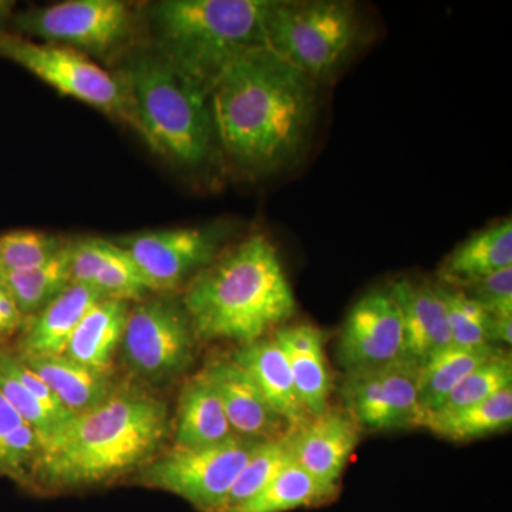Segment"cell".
Masks as SVG:
<instances>
[{
    "instance_id": "4316f807",
    "label": "cell",
    "mask_w": 512,
    "mask_h": 512,
    "mask_svg": "<svg viewBox=\"0 0 512 512\" xmlns=\"http://www.w3.org/2000/svg\"><path fill=\"white\" fill-rule=\"evenodd\" d=\"M0 282L23 316L36 315L72 285L70 242L47 264L28 271L0 274Z\"/></svg>"
},
{
    "instance_id": "ffe728a7",
    "label": "cell",
    "mask_w": 512,
    "mask_h": 512,
    "mask_svg": "<svg viewBox=\"0 0 512 512\" xmlns=\"http://www.w3.org/2000/svg\"><path fill=\"white\" fill-rule=\"evenodd\" d=\"M508 266H512L511 218L494 222L461 242L441 264L440 278L443 285L464 289Z\"/></svg>"
},
{
    "instance_id": "d590c367",
    "label": "cell",
    "mask_w": 512,
    "mask_h": 512,
    "mask_svg": "<svg viewBox=\"0 0 512 512\" xmlns=\"http://www.w3.org/2000/svg\"><path fill=\"white\" fill-rule=\"evenodd\" d=\"M0 363L3 367L19 380L23 386L28 389V392L42 404L43 407L52 414L53 417L60 424L69 423L76 414L69 412L66 407L63 406L62 402L55 396V393L50 390L39 376L36 375L33 370H30L22 360L19 359L18 355H10L8 352H0Z\"/></svg>"
},
{
    "instance_id": "52a82bcc",
    "label": "cell",
    "mask_w": 512,
    "mask_h": 512,
    "mask_svg": "<svg viewBox=\"0 0 512 512\" xmlns=\"http://www.w3.org/2000/svg\"><path fill=\"white\" fill-rule=\"evenodd\" d=\"M259 443L235 436L210 447H174L141 468L137 481L178 495L202 512H218Z\"/></svg>"
},
{
    "instance_id": "484cf974",
    "label": "cell",
    "mask_w": 512,
    "mask_h": 512,
    "mask_svg": "<svg viewBox=\"0 0 512 512\" xmlns=\"http://www.w3.org/2000/svg\"><path fill=\"white\" fill-rule=\"evenodd\" d=\"M338 488L320 483L291 460L264 490L227 512H286L315 507L336 497Z\"/></svg>"
},
{
    "instance_id": "2e32d148",
    "label": "cell",
    "mask_w": 512,
    "mask_h": 512,
    "mask_svg": "<svg viewBox=\"0 0 512 512\" xmlns=\"http://www.w3.org/2000/svg\"><path fill=\"white\" fill-rule=\"evenodd\" d=\"M390 292L402 313L404 356L421 366L451 346L446 306L436 284L400 279Z\"/></svg>"
},
{
    "instance_id": "7a4b0ae2",
    "label": "cell",
    "mask_w": 512,
    "mask_h": 512,
    "mask_svg": "<svg viewBox=\"0 0 512 512\" xmlns=\"http://www.w3.org/2000/svg\"><path fill=\"white\" fill-rule=\"evenodd\" d=\"M168 434L167 403L140 387H117L43 443L30 483L46 488L106 483L147 466Z\"/></svg>"
},
{
    "instance_id": "6da1fadb",
    "label": "cell",
    "mask_w": 512,
    "mask_h": 512,
    "mask_svg": "<svg viewBox=\"0 0 512 512\" xmlns=\"http://www.w3.org/2000/svg\"><path fill=\"white\" fill-rule=\"evenodd\" d=\"M215 134L248 173H272L301 156L318 113V82L268 47L229 64L210 92Z\"/></svg>"
},
{
    "instance_id": "7402d4cb",
    "label": "cell",
    "mask_w": 512,
    "mask_h": 512,
    "mask_svg": "<svg viewBox=\"0 0 512 512\" xmlns=\"http://www.w3.org/2000/svg\"><path fill=\"white\" fill-rule=\"evenodd\" d=\"M100 299L103 298L99 292L92 288L70 285L46 308L30 316L20 340L19 355H63L73 330Z\"/></svg>"
},
{
    "instance_id": "9a60e30c",
    "label": "cell",
    "mask_w": 512,
    "mask_h": 512,
    "mask_svg": "<svg viewBox=\"0 0 512 512\" xmlns=\"http://www.w3.org/2000/svg\"><path fill=\"white\" fill-rule=\"evenodd\" d=\"M235 436L252 441L279 439L288 424L265 399L247 370L232 359H221L205 367Z\"/></svg>"
},
{
    "instance_id": "836d02e7",
    "label": "cell",
    "mask_w": 512,
    "mask_h": 512,
    "mask_svg": "<svg viewBox=\"0 0 512 512\" xmlns=\"http://www.w3.org/2000/svg\"><path fill=\"white\" fill-rule=\"evenodd\" d=\"M0 393L19 416L36 431L42 444L49 440L60 427H63V424L47 412L15 376L10 375L2 363H0Z\"/></svg>"
},
{
    "instance_id": "9c48e42d",
    "label": "cell",
    "mask_w": 512,
    "mask_h": 512,
    "mask_svg": "<svg viewBox=\"0 0 512 512\" xmlns=\"http://www.w3.org/2000/svg\"><path fill=\"white\" fill-rule=\"evenodd\" d=\"M195 338L183 305L171 299H150L128 311L121 353L138 379L164 384L192 365Z\"/></svg>"
},
{
    "instance_id": "e0dca14e",
    "label": "cell",
    "mask_w": 512,
    "mask_h": 512,
    "mask_svg": "<svg viewBox=\"0 0 512 512\" xmlns=\"http://www.w3.org/2000/svg\"><path fill=\"white\" fill-rule=\"evenodd\" d=\"M274 340L282 349L299 399L312 419L329 410L332 377L325 355V335L313 325L286 326Z\"/></svg>"
},
{
    "instance_id": "f1b7e54d",
    "label": "cell",
    "mask_w": 512,
    "mask_h": 512,
    "mask_svg": "<svg viewBox=\"0 0 512 512\" xmlns=\"http://www.w3.org/2000/svg\"><path fill=\"white\" fill-rule=\"evenodd\" d=\"M291 460L286 434L279 439L259 443L218 512H227L247 503L259 491L264 490Z\"/></svg>"
},
{
    "instance_id": "7c38bea8",
    "label": "cell",
    "mask_w": 512,
    "mask_h": 512,
    "mask_svg": "<svg viewBox=\"0 0 512 512\" xmlns=\"http://www.w3.org/2000/svg\"><path fill=\"white\" fill-rule=\"evenodd\" d=\"M224 231L215 227L163 229L114 239L150 291H171L217 258Z\"/></svg>"
},
{
    "instance_id": "d4e9b609",
    "label": "cell",
    "mask_w": 512,
    "mask_h": 512,
    "mask_svg": "<svg viewBox=\"0 0 512 512\" xmlns=\"http://www.w3.org/2000/svg\"><path fill=\"white\" fill-rule=\"evenodd\" d=\"M512 423V387L490 399L450 413H431L420 427L451 441H470L505 430Z\"/></svg>"
},
{
    "instance_id": "ac0fdd59",
    "label": "cell",
    "mask_w": 512,
    "mask_h": 512,
    "mask_svg": "<svg viewBox=\"0 0 512 512\" xmlns=\"http://www.w3.org/2000/svg\"><path fill=\"white\" fill-rule=\"evenodd\" d=\"M232 360L247 370L265 399L288 424L289 431L299 429L312 419L296 392L288 360L274 338L242 346Z\"/></svg>"
},
{
    "instance_id": "83f0119b",
    "label": "cell",
    "mask_w": 512,
    "mask_h": 512,
    "mask_svg": "<svg viewBox=\"0 0 512 512\" xmlns=\"http://www.w3.org/2000/svg\"><path fill=\"white\" fill-rule=\"evenodd\" d=\"M42 440L0 393V476L30 484Z\"/></svg>"
},
{
    "instance_id": "f546056e",
    "label": "cell",
    "mask_w": 512,
    "mask_h": 512,
    "mask_svg": "<svg viewBox=\"0 0 512 512\" xmlns=\"http://www.w3.org/2000/svg\"><path fill=\"white\" fill-rule=\"evenodd\" d=\"M436 288L446 306L451 345L467 349L494 346L490 342V313L461 289L443 284H436Z\"/></svg>"
},
{
    "instance_id": "e575fe53",
    "label": "cell",
    "mask_w": 512,
    "mask_h": 512,
    "mask_svg": "<svg viewBox=\"0 0 512 512\" xmlns=\"http://www.w3.org/2000/svg\"><path fill=\"white\" fill-rule=\"evenodd\" d=\"M491 316H512V266L461 289Z\"/></svg>"
},
{
    "instance_id": "8d00e7d4",
    "label": "cell",
    "mask_w": 512,
    "mask_h": 512,
    "mask_svg": "<svg viewBox=\"0 0 512 512\" xmlns=\"http://www.w3.org/2000/svg\"><path fill=\"white\" fill-rule=\"evenodd\" d=\"M23 315L10 293L3 286L0 292V338L15 332L22 325Z\"/></svg>"
},
{
    "instance_id": "8fae6325",
    "label": "cell",
    "mask_w": 512,
    "mask_h": 512,
    "mask_svg": "<svg viewBox=\"0 0 512 512\" xmlns=\"http://www.w3.org/2000/svg\"><path fill=\"white\" fill-rule=\"evenodd\" d=\"M130 10L119 0H69L19 13L16 26L53 45L106 55L126 39Z\"/></svg>"
},
{
    "instance_id": "f35d334b",
    "label": "cell",
    "mask_w": 512,
    "mask_h": 512,
    "mask_svg": "<svg viewBox=\"0 0 512 512\" xmlns=\"http://www.w3.org/2000/svg\"><path fill=\"white\" fill-rule=\"evenodd\" d=\"M2 289H3V285H2V282H0V292H2Z\"/></svg>"
},
{
    "instance_id": "603a6c76",
    "label": "cell",
    "mask_w": 512,
    "mask_h": 512,
    "mask_svg": "<svg viewBox=\"0 0 512 512\" xmlns=\"http://www.w3.org/2000/svg\"><path fill=\"white\" fill-rule=\"evenodd\" d=\"M128 303L100 299L73 330L63 355L80 365L110 373L126 329Z\"/></svg>"
},
{
    "instance_id": "8992f818",
    "label": "cell",
    "mask_w": 512,
    "mask_h": 512,
    "mask_svg": "<svg viewBox=\"0 0 512 512\" xmlns=\"http://www.w3.org/2000/svg\"><path fill=\"white\" fill-rule=\"evenodd\" d=\"M360 36L359 15L349 2L271 0L266 10V47L318 83L348 62Z\"/></svg>"
},
{
    "instance_id": "4dcf8cb0",
    "label": "cell",
    "mask_w": 512,
    "mask_h": 512,
    "mask_svg": "<svg viewBox=\"0 0 512 512\" xmlns=\"http://www.w3.org/2000/svg\"><path fill=\"white\" fill-rule=\"evenodd\" d=\"M69 242L37 231H13L0 237V274L28 271L47 264Z\"/></svg>"
},
{
    "instance_id": "d6a6232c",
    "label": "cell",
    "mask_w": 512,
    "mask_h": 512,
    "mask_svg": "<svg viewBox=\"0 0 512 512\" xmlns=\"http://www.w3.org/2000/svg\"><path fill=\"white\" fill-rule=\"evenodd\" d=\"M110 242L109 255L94 278V291L99 292L103 299H116L127 303L141 301L150 289L144 284L124 249L113 241Z\"/></svg>"
},
{
    "instance_id": "3957f363",
    "label": "cell",
    "mask_w": 512,
    "mask_h": 512,
    "mask_svg": "<svg viewBox=\"0 0 512 512\" xmlns=\"http://www.w3.org/2000/svg\"><path fill=\"white\" fill-rule=\"evenodd\" d=\"M184 311L195 336L242 346L264 339L296 313V299L275 245L254 234L201 269L187 286Z\"/></svg>"
},
{
    "instance_id": "30bf717a",
    "label": "cell",
    "mask_w": 512,
    "mask_h": 512,
    "mask_svg": "<svg viewBox=\"0 0 512 512\" xmlns=\"http://www.w3.org/2000/svg\"><path fill=\"white\" fill-rule=\"evenodd\" d=\"M420 366L409 357L346 372L342 397L357 426L387 431L420 427Z\"/></svg>"
},
{
    "instance_id": "1f68e13d",
    "label": "cell",
    "mask_w": 512,
    "mask_h": 512,
    "mask_svg": "<svg viewBox=\"0 0 512 512\" xmlns=\"http://www.w3.org/2000/svg\"><path fill=\"white\" fill-rule=\"evenodd\" d=\"M508 387H512L511 359L498 352L458 384L447 397L446 402L441 404L440 409L434 413L456 412L490 399L494 394L503 392Z\"/></svg>"
},
{
    "instance_id": "277c9868",
    "label": "cell",
    "mask_w": 512,
    "mask_h": 512,
    "mask_svg": "<svg viewBox=\"0 0 512 512\" xmlns=\"http://www.w3.org/2000/svg\"><path fill=\"white\" fill-rule=\"evenodd\" d=\"M271 0H165L153 8L158 55L208 92L249 50L266 46Z\"/></svg>"
},
{
    "instance_id": "cb8c5ba5",
    "label": "cell",
    "mask_w": 512,
    "mask_h": 512,
    "mask_svg": "<svg viewBox=\"0 0 512 512\" xmlns=\"http://www.w3.org/2000/svg\"><path fill=\"white\" fill-rule=\"evenodd\" d=\"M497 353L494 346L467 349L451 345L424 362L420 366L417 393L421 420L437 412L458 384Z\"/></svg>"
},
{
    "instance_id": "d6986e66",
    "label": "cell",
    "mask_w": 512,
    "mask_h": 512,
    "mask_svg": "<svg viewBox=\"0 0 512 512\" xmlns=\"http://www.w3.org/2000/svg\"><path fill=\"white\" fill-rule=\"evenodd\" d=\"M235 437L214 384L205 370L192 376L178 400L175 447L202 448Z\"/></svg>"
},
{
    "instance_id": "5b68a950",
    "label": "cell",
    "mask_w": 512,
    "mask_h": 512,
    "mask_svg": "<svg viewBox=\"0 0 512 512\" xmlns=\"http://www.w3.org/2000/svg\"><path fill=\"white\" fill-rule=\"evenodd\" d=\"M134 128L158 153L184 167L211 156L215 126L210 92L158 53L140 55L120 76Z\"/></svg>"
},
{
    "instance_id": "ba28073f",
    "label": "cell",
    "mask_w": 512,
    "mask_h": 512,
    "mask_svg": "<svg viewBox=\"0 0 512 512\" xmlns=\"http://www.w3.org/2000/svg\"><path fill=\"white\" fill-rule=\"evenodd\" d=\"M0 57L19 64L63 96L83 101L134 127L120 77L101 69L86 53L53 43L32 42L16 33L0 32Z\"/></svg>"
},
{
    "instance_id": "44dd1931",
    "label": "cell",
    "mask_w": 512,
    "mask_h": 512,
    "mask_svg": "<svg viewBox=\"0 0 512 512\" xmlns=\"http://www.w3.org/2000/svg\"><path fill=\"white\" fill-rule=\"evenodd\" d=\"M18 357L73 414L89 412L109 399L119 387L110 373L96 372L64 355Z\"/></svg>"
},
{
    "instance_id": "74e56055",
    "label": "cell",
    "mask_w": 512,
    "mask_h": 512,
    "mask_svg": "<svg viewBox=\"0 0 512 512\" xmlns=\"http://www.w3.org/2000/svg\"><path fill=\"white\" fill-rule=\"evenodd\" d=\"M490 342L511 346L512 316H491Z\"/></svg>"
},
{
    "instance_id": "5bb4252c",
    "label": "cell",
    "mask_w": 512,
    "mask_h": 512,
    "mask_svg": "<svg viewBox=\"0 0 512 512\" xmlns=\"http://www.w3.org/2000/svg\"><path fill=\"white\" fill-rule=\"evenodd\" d=\"M292 460L320 483L338 488L360 441V427L346 412L328 410L286 433Z\"/></svg>"
},
{
    "instance_id": "4fadbf2b",
    "label": "cell",
    "mask_w": 512,
    "mask_h": 512,
    "mask_svg": "<svg viewBox=\"0 0 512 512\" xmlns=\"http://www.w3.org/2000/svg\"><path fill=\"white\" fill-rule=\"evenodd\" d=\"M404 356L402 313L390 289L363 295L350 309L338 342L346 372L386 365Z\"/></svg>"
}]
</instances>
